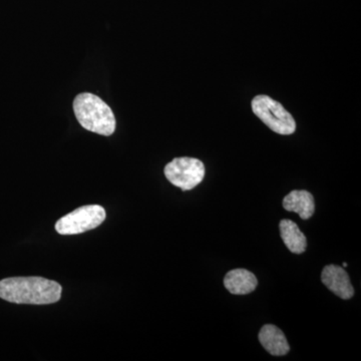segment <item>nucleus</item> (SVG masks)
<instances>
[{"instance_id":"nucleus-1","label":"nucleus","mask_w":361,"mask_h":361,"mask_svg":"<svg viewBox=\"0 0 361 361\" xmlns=\"http://www.w3.org/2000/svg\"><path fill=\"white\" fill-rule=\"evenodd\" d=\"M61 284L42 277H13L0 281V298L16 304L47 305L58 302Z\"/></svg>"},{"instance_id":"nucleus-2","label":"nucleus","mask_w":361,"mask_h":361,"mask_svg":"<svg viewBox=\"0 0 361 361\" xmlns=\"http://www.w3.org/2000/svg\"><path fill=\"white\" fill-rule=\"evenodd\" d=\"M73 108L78 122L84 129L106 137L115 133V115L101 97L82 92L73 99Z\"/></svg>"},{"instance_id":"nucleus-3","label":"nucleus","mask_w":361,"mask_h":361,"mask_svg":"<svg viewBox=\"0 0 361 361\" xmlns=\"http://www.w3.org/2000/svg\"><path fill=\"white\" fill-rule=\"evenodd\" d=\"M251 106L256 116L273 132L283 135L295 132V120L279 102L265 94H259L252 99Z\"/></svg>"},{"instance_id":"nucleus-4","label":"nucleus","mask_w":361,"mask_h":361,"mask_svg":"<svg viewBox=\"0 0 361 361\" xmlns=\"http://www.w3.org/2000/svg\"><path fill=\"white\" fill-rule=\"evenodd\" d=\"M166 178L183 191H190L201 184L205 178V165L198 159L180 157L167 164L164 169Z\"/></svg>"},{"instance_id":"nucleus-5","label":"nucleus","mask_w":361,"mask_h":361,"mask_svg":"<svg viewBox=\"0 0 361 361\" xmlns=\"http://www.w3.org/2000/svg\"><path fill=\"white\" fill-rule=\"evenodd\" d=\"M106 219V210L99 205H87L68 214L56 222L61 235L82 234L99 227Z\"/></svg>"},{"instance_id":"nucleus-6","label":"nucleus","mask_w":361,"mask_h":361,"mask_svg":"<svg viewBox=\"0 0 361 361\" xmlns=\"http://www.w3.org/2000/svg\"><path fill=\"white\" fill-rule=\"evenodd\" d=\"M322 281L330 291L344 300L353 298L355 295V288L350 283L349 275L341 266H325L322 273Z\"/></svg>"},{"instance_id":"nucleus-7","label":"nucleus","mask_w":361,"mask_h":361,"mask_svg":"<svg viewBox=\"0 0 361 361\" xmlns=\"http://www.w3.org/2000/svg\"><path fill=\"white\" fill-rule=\"evenodd\" d=\"M259 342L271 355L283 356L290 351L288 341L276 325L266 324L259 332Z\"/></svg>"},{"instance_id":"nucleus-8","label":"nucleus","mask_w":361,"mask_h":361,"mask_svg":"<svg viewBox=\"0 0 361 361\" xmlns=\"http://www.w3.org/2000/svg\"><path fill=\"white\" fill-rule=\"evenodd\" d=\"M257 285V278L247 269H233L225 275L224 286L234 295H247L255 290Z\"/></svg>"},{"instance_id":"nucleus-9","label":"nucleus","mask_w":361,"mask_h":361,"mask_svg":"<svg viewBox=\"0 0 361 361\" xmlns=\"http://www.w3.org/2000/svg\"><path fill=\"white\" fill-rule=\"evenodd\" d=\"M283 208L298 214L302 220H308L315 212L314 197L305 190H294L284 197Z\"/></svg>"},{"instance_id":"nucleus-10","label":"nucleus","mask_w":361,"mask_h":361,"mask_svg":"<svg viewBox=\"0 0 361 361\" xmlns=\"http://www.w3.org/2000/svg\"><path fill=\"white\" fill-rule=\"evenodd\" d=\"M280 236L285 246L294 254H302L307 248V239L293 221L284 219L279 224Z\"/></svg>"},{"instance_id":"nucleus-11","label":"nucleus","mask_w":361,"mask_h":361,"mask_svg":"<svg viewBox=\"0 0 361 361\" xmlns=\"http://www.w3.org/2000/svg\"><path fill=\"white\" fill-rule=\"evenodd\" d=\"M343 267H348V263L344 262L343 263Z\"/></svg>"}]
</instances>
